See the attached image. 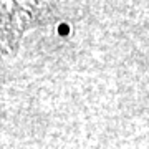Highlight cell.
<instances>
[{
	"instance_id": "1",
	"label": "cell",
	"mask_w": 149,
	"mask_h": 149,
	"mask_svg": "<svg viewBox=\"0 0 149 149\" xmlns=\"http://www.w3.org/2000/svg\"><path fill=\"white\" fill-rule=\"evenodd\" d=\"M37 0H0V45L15 47L37 17Z\"/></svg>"
}]
</instances>
